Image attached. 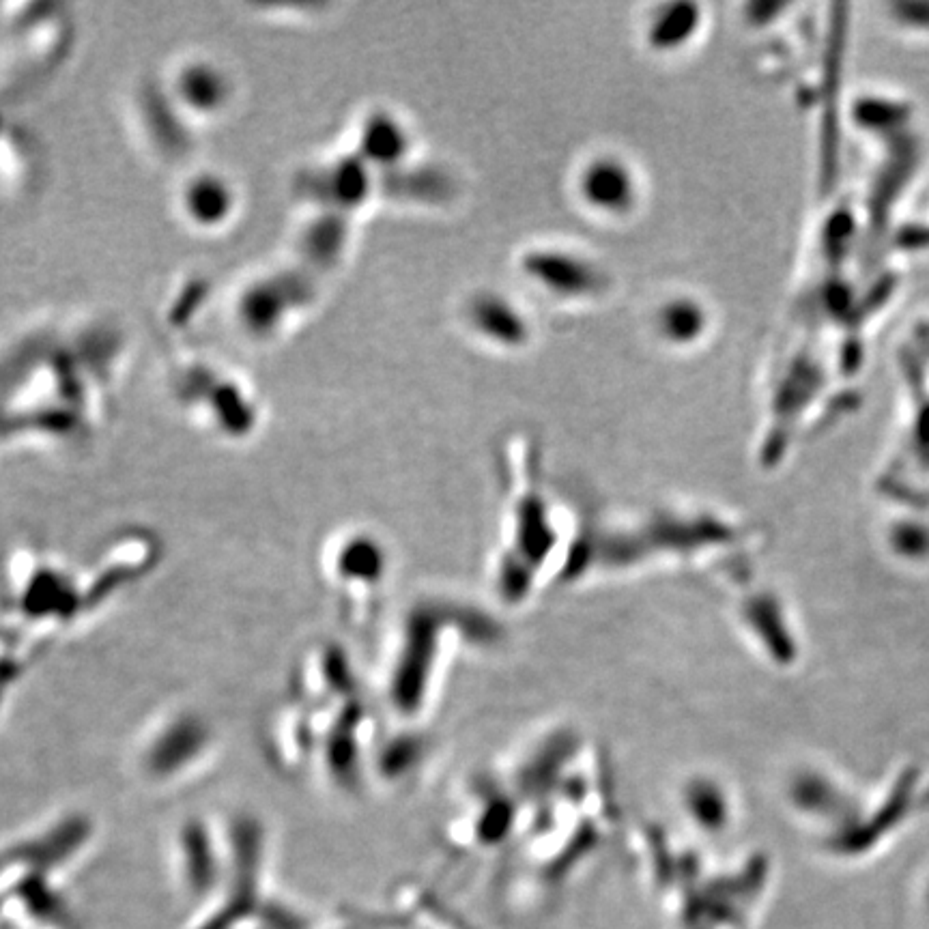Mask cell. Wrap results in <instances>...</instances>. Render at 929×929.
<instances>
[{
    "label": "cell",
    "instance_id": "6da1fadb",
    "mask_svg": "<svg viewBox=\"0 0 929 929\" xmlns=\"http://www.w3.org/2000/svg\"><path fill=\"white\" fill-rule=\"evenodd\" d=\"M579 188L590 207L611 213L631 209L637 196L635 175L613 157H600L585 166Z\"/></svg>",
    "mask_w": 929,
    "mask_h": 929
}]
</instances>
